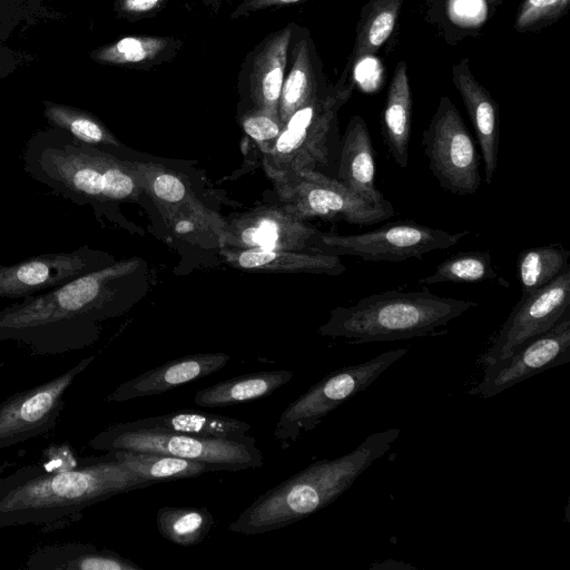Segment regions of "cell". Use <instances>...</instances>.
<instances>
[{"mask_svg": "<svg viewBox=\"0 0 570 570\" xmlns=\"http://www.w3.org/2000/svg\"><path fill=\"white\" fill-rule=\"evenodd\" d=\"M115 262L112 255L83 245L68 253H47L10 265L0 264V298H24L47 292Z\"/></svg>", "mask_w": 570, "mask_h": 570, "instance_id": "cell-13", "label": "cell"}, {"mask_svg": "<svg viewBox=\"0 0 570 570\" xmlns=\"http://www.w3.org/2000/svg\"><path fill=\"white\" fill-rule=\"evenodd\" d=\"M475 306L476 302L441 297L425 288L391 289L332 309L318 333L351 344L435 336L445 333L439 328Z\"/></svg>", "mask_w": 570, "mask_h": 570, "instance_id": "cell-4", "label": "cell"}, {"mask_svg": "<svg viewBox=\"0 0 570 570\" xmlns=\"http://www.w3.org/2000/svg\"><path fill=\"white\" fill-rule=\"evenodd\" d=\"M295 22L267 35L245 57L238 73V92L247 108L278 115Z\"/></svg>", "mask_w": 570, "mask_h": 570, "instance_id": "cell-16", "label": "cell"}, {"mask_svg": "<svg viewBox=\"0 0 570 570\" xmlns=\"http://www.w3.org/2000/svg\"><path fill=\"white\" fill-rule=\"evenodd\" d=\"M149 485L112 451L81 459L67 469L24 465L0 478V528L57 522Z\"/></svg>", "mask_w": 570, "mask_h": 570, "instance_id": "cell-2", "label": "cell"}, {"mask_svg": "<svg viewBox=\"0 0 570 570\" xmlns=\"http://www.w3.org/2000/svg\"><path fill=\"white\" fill-rule=\"evenodd\" d=\"M570 308V268L546 286L522 292L491 346L480 356L483 365L502 360L550 330Z\"/></svg>", "mask_w": 570, "mask_h": 570, "instance_id": "cell-12", "label": "cell"}, {"mask_svg": "<svg viewBox=\"0 0 570 570\" xmlns=\"http://www.w3.org/2000/svg\"><path fill=\"white\" fill-rule=\"evenodd\" d=\"M406 352L407 348L401 347L386 351L366 362L330 373L283 411L275 426V439L285 444L297 441L314 430L328 413L374 383Z\"/></svg>", "mask_w": 570, "mask_h": 570, "instance_id": "cell-9", "label": "cell"}, {"mask_svg": "<svg viewBox=\"0 0 570 570\" xmlns=\"http://www.w3.org/2000/svg\"><path fill=\"white\" fill-rule=\"evenodd\" d=\"M137 258L115 262L0 309V341H18L36 354L58 355L94 345L100 323L124 314L137 298Z\"/></svg>", "mask_w": 570, "mask_h": 570, "instance_id": "cell-1", "label": "cell"}, {"mask_svg": "<svg viewBox=\"0 0 570 570\" xmlns=\"http://www.w3.org/2000/svg\"><path fill=\"white\" fill-rule=\"evenodd\" d=\"M95 360L82 358L67 372L38 386L17 392L0 403V450L52 430L63 409V396L75 379Z\"/></svg>", "mask_w": 570, "mask_h": 570, "instance_id": "cell-11", "label": "cell"}, {"mask_svg": "<svg viewBox=\"0 0 570 570\" xmlns=\"http://www.w3.org/2000/svg\"><path fill=\"white\" fill-rule=\"evenodd\" d=\"M244 132L262 148L272 144L283 130L278 115L246 108L238 117Z\"/></svg>", "mask_w": 570, "mask_h": 570, "instance_id": "cell-35", "label": "cell"}, {"mask_svg": "<svg viewBox=\"0 0 570 570\" xmlns=\"http://www.w3.org/2000/svg\"><path fill=\"white\" fill-rule=\"evenodd\" d=\"M354 89L352 79L340 78L335 85L297 109L279 136L262 147L266 171L318 169L330 165L337 138V117Z\"/></svg>", "mask_w": 570, "mask_h": 570, "instance_id": "cell-5", "label": "cell"}, {"mask_svg": "<svg viewBox=\"0 0 570 570\" xmlns=\"http://www.w3.org/2000/svg\"><path fill=\"white\" fill-rule=\"evenodd\" d=\"M470 233H450L413 219H402L353 235L318 230L312 240V249L336 256H357L366 262L397 263L453 247Z\"/></svg>", "mask_w": 570, "mask_h": 570, "instance_id": "cell-8", "label": "cell"}, {"mask_svg": "<svg viewBox=\"0 0 570 570\" xmlns=\"http://www.w3.org/2000/svg\"><path fill=\"white\" fill-rule=\"evenodd\" d=\"M318 230L284 207L258 206L225 224L222 247L311 250Z\"/></svg>", "mask_w": 570, "mask_h": 570, "instance_id": "cell-15", "label": "cell"}, {"mask_svg": "<svg viewBox=\"0 0 570 570\" xmlns=\"http://www.w3.org/2000/svg\"><path fill=\"white\" fill-rule=\"evenodd\" d=\"M307 0H243L230 13V19H239L248 17L252 13L301 3Z\"/></svg>", "mask_w": 570, "mask_h": 570, "instance_id": "cell-37", "label": "cell"}, {"mask_svg": "<svg viewBox=\"0 0 570 570\" xmlns=\"http://www.w3.org/2000/svg\"><path fill=\"white\" fill-rule=\"evenodd\" d=\"M412 129V91L404 61L395 66L382 112V135L389 154L397 166L409 164Z\"/></svg>", "mask_w": 570, "mask_h": 570, "instance_id": "cell-23", "label": "cell"}, {"mask_svg": "<svg viewBox=\"0 0 570 570\" xmlns=\"http://www.w3.org/2000/svg\"><path fill=\"white\" fill-rule=\"evenodd\" d=\"M49 119L76 140L95 146L116 155L122 148L121 142L97 119L81 112L62 108H51Z\"/></svg>", "mask_w": 570, "mask_h": 570, "instance_id": "cell-33", "label": "cell"}, {"mask_svg": "<svg viewBox=\"0 0 570 570\" xmlns=\"http://www.w3.org/2000/svg\"><path fill=\"white\" fill-rule=\"evenodd\" d=\"M220 254L228 265L248 272L337 276L346 269L338 256L311 250L222 247Z\"/></svg>", "mask_w": 570, "mask_h": 570, "instance_id": "cell-20", "label": "cell"}, {"mask_svg": "<svg viewBox=\"0 0 570 570\" xmlns=\"http://www.w3.org/2000/svg\"><path fill=\"white\" fill-rule=\"evenodd\" d=\"M375 154L365 120L351 117L340 144L337 178L373 204L389 203L375 185Z\"/></svg>", "mask_w": 570, "mask_h": 570, "instance_id": "cell-21", "label": "cell"}, {"mask_svg": "<svg viewBox=\"0 0 570 570\" xmlns=\"http://www.w3.org/2000/svg\"><path fill=\"white\" fill-rule=\"evenodd\" d=\"M293 375L287 370L244 374L197 391L194 402L202 407H217L254 401L271 395Z\"/></svg>", "mask_w": 570, "mask_h": 570, "instance_id": "cell-24", "label": "cell"}, {"mask_svg": "<svg viewBox=\"0 0 570 570\" xmlns=\"http://www.w3.org/2000/svg\"><path fill=\"white\" fill-rule=\"evenodd\" d=\"M169 0H118L121 14L130 21L151 18L163 11Z\"/></svg>", "mask_w": 570, "mask_h": 570, "instance_id": "cell-36", "label": "cell"}, {"mask_svg": "<svg viewBox=\"0 0 570 570\" xmlns=\"http://www.w3.org/2000/svg\"><path fill=\"white\" fill-rule=\"evenodd\" d=\"M112 452L136 474L151 484L163 481L195 478L207 472L222 471L219 466L212 463L168 454L126 450H116Z\"/></svg>", "mask_w": 570, "mask_h": 570, "instance_id": "cell-27", "label": "cell"}, {"mask_svg": "<svg viewBox=\"0 0 570 570\" xmlns=\"http://www.w3.org/2000/svg\"><path fill=\"white\" fill-rule=\"evenodd\" d=\"M26 568L31 570H142L134 561L115 551L80 542L41 546L29 554Z\"/></svg>", "mask_w": 570, "mask_h": 570, "instance_id": "cell-22", "label": "cell"}, {"mask_svg": "<svg viewBox=\"0 0 570 570\" xmlns=\"http://www.w3.org/2000/svg\"><path fill=\"white\" fill-rule=\"evenodd\" d=\"M570 252L559 245H542L523 249L517 261V277L521 291L546 286L569 269Z\"/></svg>", "mask_w": 570, "mask_h": 570, "instance_id": "cell-32", "label": "cell"}, {"mask_svg": "<svg viewBox=\"0 0 570 570\" xmlns=\"http://www.w3.org/2000/svg\"><path fill=\"white\" fill-rule=\"evenodd\" d=\"M328 86L309 30L295 23L278 102V117L283 126L297 109Z\"/></svg>", "mask_w": 570, "mask_h": 570, "instance_id": "cell-17", "label": "cell"}, {"mask_svg": "<svg viewBox=\"0 0 570 570\" xmlns=\"http://www.w3.org/2000/svg\"><path fill=\"white\" fill-rule=\"evenodd\" d=\"M202 3L214 14H217L222 8L223 0H200Z\"/></svg>", "mask_w": 570, "mask_h": 570, "instance_id": "cell-38", "label": "cell"}, {"mask_svg": "<svg viewBox=\"0 0 570 570\" xmlns=\"http://www.w3.org/2000/svg\"><path fill=\"white\" fill-rule=\"evenodd\" d=\"M10 464L9 463H4L2 465H0V474L6 470L7 466H9Z\"/></svg>", "mask_w": 570, "mask_h": 570, "instance_id": "cell-40", "label": "cell"}, {"mask_svg": "<svg viewBox=\"0 0 570 570\" xmlns=\"http://www.w3.org/2000/svg\"><path fill=\"white\" fill-rule=\"evenodd\" d=\"M126 160L141 190L165 213L196 199L178 174L161 165Z\"/></svg>", "mask_w": 570, "mask_h": 570, "instance_id": "cell-29", "label": "cell"}, {"mask_svg": "<svg viewBox=\"0 0 570 570\" xmlns=\"http://www.w3.org/2000/svg\"><path fill=\"white\" fill-rule=\"evenodd\" d=\"M452 81L465 106L481 149L484 181L491 184L499 158V107L487 88L474 77L469 59L452 68Z\"/></svg>", "mask_w": 570, "mask_h": 570, "instance_id": "cell-18", "label": "cell"}, {"mask_svg": "<svg viewBox=\"0 0 570 570\" xmlns=\"http://www.w3.org/2000/svg\"><path fill=\"white\" fill-rule=\"evenodd\" d=\"M125 423L137 429L218 438L242 436L250 429L248 423L234 417L193 410L175 411Z\"/></svg>", "mask_w": 570, "mask_h": 570, "instance_id": "cell-26", "label": "cell"}, {"mask_svg": "<svg viewBox=\"0 0 570 570\" xmlns=\"http://www.w3.org/2000/svg\"><path fill=\"white\" fill-rule=\"evenodd\" d=\"M570 0H522L514 19L519 32H532L559 21L569 11Z\"/></svg>", "mask_w": 570, "mask_h": 570, "instance_id": "cell-34", "label": "cell"}, {"mask_svg": "<svg viewBox=\"0 0 570 570\" xmlns=\"http://www.w3.org/2000/svg\"><path fill=\"white\" fill-rule=\"evenodd\" d=\"M404 0H368L362 8L356 24L355 41L346 68L341 77L351 79L355 65L375 55L391 37Z\"/></svg>", "mask_w": 570, "mask_h": 570, "instance_id": "cell-25", "label": "cell"}, {"mask_svg": "<svg viewBox=\"0 0 570 570\" xmlns=\"http://www.w3.org/2000/svg\"><path fill=\"white\" fill-rule=\"evenodd\" d=\"M184 42L174 36H129L115 42L104 57L119 65L149 70L173 60Z\"/></svg>", "mask_w": 570, "mask_h": 570, "instance_id": "cell-28", "label": "cell"}, {"mask_svg": "<svg viewBox=\"0 0 570 570\" xmlns=\"http://www.w3.org/2000/svg\"><path fill=\"white\" fill-rule=\"evenodd\" d=\"M97 451L153 452L215 464L222 471L261 468L263 453L247 434L234 438L203 436L131 428L124 423L107 426L89 441Z\"/></svg>", "mask_w": 570, "mask_h": 570, "instance_id": "cell-6", "label": "cell"}, {"mask_svg": "<svg viewBox=\"0 0 570 570\" xmlns=\"http://www.w3.org/2000/svg\"><path fill=\"white\" fill-rule=\"evenodd\" d=\"M215 523L206 508L161 507L156 514V527L164 539L180 546L202 543Z\"/></svg>", "mask_w": 570, "mask_h": 570, "instance_id": "cell-30", "label": "cell"}, {"mask_svg": "<svg viewBox=\"0 0 570 570\" xmlns=\"http://www.w3.org/2000/svg\"><path fill=\"white\" fill-rule=\"evenodd\" d=\"M569 361L570 309L550 330L533 337L511 355L484 365L481 381L470 393L489 399Z\"/></svg>", "mask_w": 570, "mask_h": 570, "instance_id": "cell-14", "label": "cell"}, {"mask_svg": "<svg viewBox=\"0 0 570 570\" xmlns=\"http://www.w3.org/2000/svg\"><path fill=\"white\" fill-rule=\"evenodd\" d=\"M400 432L397 428L375 432L340 458L311 463L255 499L229 523L228 530L246 535L263 534L326 508L391 449Z\"/></svg>", "mask_w": 570, "mask_h": 570, "instance_id": "cell-3", "label": "cell"}, {"mask_svg": "<svg viewBox=\"0 0 570 570\" xmlns=\"http://www.w3.org/2000/svg\"><path fill=\"white\" fill-rule=\"evenodd\" d=\"M481 282L509 286V283L497 273L492 255L487 250L456 253L440 263L431 275L419 279V283L428 285Z\"/></svg>", "mask_w": 570, "mask_h": 570, "instance_id": "cell-31", "label": "cell"}, {"mask_svg": "<svg viewBox=\"0 0 570 570\" xmlns=\"http://www.w3.org/2000/svg\"><path fill=\"white\" fill-rule=\"evenodd\" d=\"M422 146L439 185L459 196L473 195L482 184L474 140L456 106L442 96L422 134Z\"/></svg>", "mask_w": 570, "mask_h": 570, "instance_id": "cell-10", "label": "cell"}, {"mask_svg": "<svg viewBox=\"0 0 570 570\" xmlns=\"http://www.w3.org/2000/svg\"><path fill=\"white\" fill-rule=\"evenodd\" d=\"M493 8L501 3V0H487Z\"/></svg>", "mask_w": 570, "mask_h": 570, "instance_id": "cell-39", "label": "cell"}, {"mask_svg": "<svg viewBox=\"0 0 570 570\" xmlns=\"http://www.w3.org/2000/svg\"><path fill=\"white\" fill-rule=\"evenodd\" d=\"M265 174L275 187L281 206L302 220L322 218L373 225L395 215L391 202L373 204L316 169Z\"/></svg>", "mask_w": 570, "mask_h": 570, "instance_id": "cell-7", "label": "cell"}, {"mask_svg": "<svg viewBox=\"0 0 570 570\" xmlns=\"http://www.w3.org/2000/svg\"><path fill=\"white\" fill-rule=\"evenodd\" d=\"M228 361L229 355L222 352L181 356L121 383L107 396V401L125 402L160 394L208 376L223 368Z\"/></svg>", "mask_w": 570, "mask_h": 570, "instance_id": "cell-19", "label": "cell"}]
</instances>
